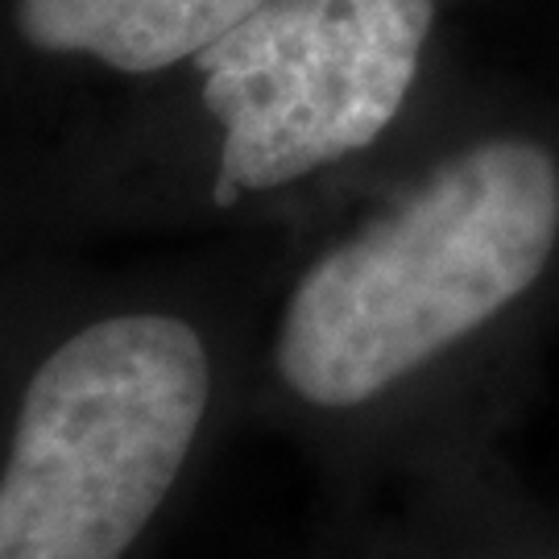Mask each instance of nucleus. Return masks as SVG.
<instances>
[{
  "instance_id": "4",
  "label": "nucleus",
  "mask_w": 559,
  "mask_h": 559,
  "mask_svg": "<svg viewBox=\"0 0 559 559\" xmlns=\"http://www.w3.org/2000/svg\"><path fill=\"white\" fill-rule=\"evenodd\" d=\"M261 0H17L21 38L50 55H92L150 75L228 34Z\"/></svg>"
},
{
  "instance_id": "3",
  "label": "nucleus",
  "mask_w": 559,
  "mask_h": 559,
  "mask_svg": "<svg viewBox=\"0 0 559 559\" xmlns=\"http://www.w3.org/2000/svg\"><path fill=\"white\" fill-rule=\"evenodd\" d=\"M436 0H261L195 55L224 150L212 200L369 150L415 87Z\"/></svg>"
},
{
  "instance_id": "1",
  "label": "nucleus",
  "mask_w": 559,
  "mask_h": 559,
  "mask_svg": "<svg viewBox=\"0 0 559 559\" xmlns=\"http://www.w3.org/2000/svg\"><path fill=\"white\" fill-rule=\"evenodd\" d=\"M559 253V158L489 138L336 240L282 307L274 369L311 411L390 399L519 307Z\"/></svg>"
},
{
  "instance_id": "5",
  "label": "nucleus",
  "mask_w": 559,
  "mask_h": 559,
  "mask_svg": "<svg viewBox=\"0 0 559 559\" xmlns=\"http://www.w3.org/2000/svg\"><path fill=\"white\" fill-rule=\"evenodd\" d=\"M531 559H559V543H551V547H539Z\"/></svg>"
},
{
  "instance_id": "2",
  "label": "nucleus",
  "mask_w": 559,
  "mask_h": 559,
  "mask_svg": "<svg viewBox=\"0 0 559 559\" xmlns=\"http://www.w3.org/2000/svg\"><path fill=\"white\" fill-rule=\"evenodd\" d=\"M212 360L187 320L138 311L34 369L0 456V559H124L195 456Z\"/></svg>"
}]
</instances>
